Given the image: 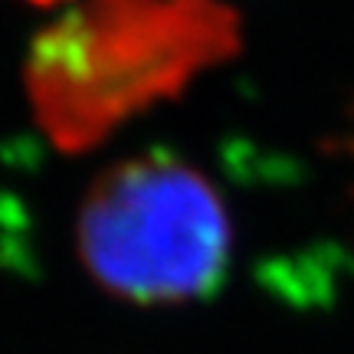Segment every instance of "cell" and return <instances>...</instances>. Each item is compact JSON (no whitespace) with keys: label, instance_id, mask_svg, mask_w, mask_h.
<instances>
[{"label":"cell","instance_id":"cell-1","mask_svg":"<svg viewBox=\"0 0 354 354\" xmlns=\"http://www.w3.org/2000/svg\"><path fill=\"white\" fill-rule=\"evenodd\" d=\"M233 26L207 0H95L33 46V109L53 141L86 148L227 56Z\"/></svg>","mask_w":354,"mask_h":354},{"label":"cell","instance_id":"cell-2","mask_svg":"<svg viewBox=\"0 0 354 354\" xmlns=\"http://www.w3.org/2000/svg\"><path fill=\"white\" fill-rule=\"evenodd\" d=\"M76 250L88 279L115 299L180 305L223 282L233 220L201 167L174 154H135L82 194Z\"/></svg>","mask_w":354,"mask_h":354},{"label":"cell","instance_id":"cell-3","mask_svg":"<svg viewBox=\"0 0 354 354\" xmlns=\"http://www.w3.org/2000/svg\"><path fill=\"white\" fill-rule=\"evenodd\" d=\"M344 151H348V158L354 165V112H351V122H348V131H344Z\"/></svg>","mask_w":354,"mask_h":354},{"label":"cell","instance_id":"cell-4","mask_svg":"<svg viewBox=\"0 0 354 354\" xmlns=\"http://www.w3.org/2000/svg\"><path fill=\"white\" fill-rule=\"evenodd\" d=\"M33 3H59V0H33Z\"/></svg>","mask_w":354,"mask_h":354}]
</instances>
